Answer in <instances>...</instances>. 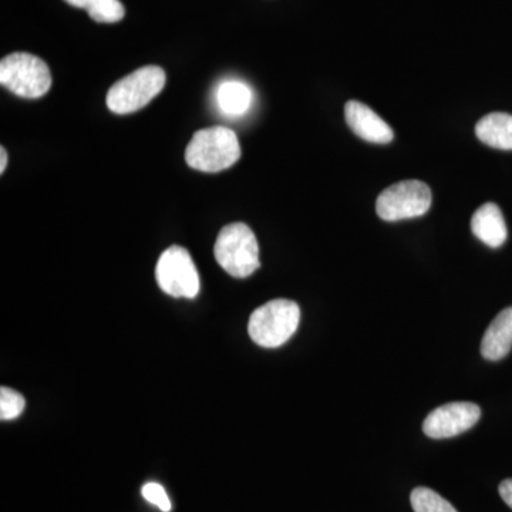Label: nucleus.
Returning <instances> with one entry per match:
<instances>
[{
    "label": "nucleus",
    "instance_id": "nucleus-7",
    "mask_svg": "<svg viewBox=\"0 0 512 512\" xmlns=\"http://www.w3.org/2000/svg\"><path fill=\"white\" fill-rule=\"evenodd\" d=\"M157 284L174 298L194 299L200 292V275L190 252L183 247L165 249L156 266Z\"/></svg>",
    "mask_w": 512,
    "mask_h": 512
},
{
    "label": "nucleus",
    "instance_id": "nucleus-5",
    "mask_svg": "<svg viewBox=\"0 0 512 512\" xmlns=\"http://www.w3.org/2000/svg\"><path fill=\"white\" fill-rule=\"evenodd\" d=\"M167 77L161 67H140L123 77L107 93V107L116 114H130L146 107L164 89Z\"/></svg>",
    "mask_w": 512,
    "mask_h": 512
},
{
    "label": "nucleus",
    "instance_id": "nucleus-10",
    "mask_svg": "<svg viewBox=\"0 0 512 512\" xmlns=\"http://www.w3.org/2000/svg\"><path fill=\"white\" fill-rule=\"evenodd\" d=\"M471 231L490 248H500L504 245L508 231L500 207L494 202L481 205L471 218Z\"/></svg>",
    "mask_w": 512,
    "mask_h": 512
},
{
    "label": "nucleus",
    "instance_id": "nucleus-2",
    "mask_svg": "<svg viewBox=\"0 0 512 512\" xmlns=\"http://www.w3.org/2000/svg\"><path fill=\"white\" fill-rule=\"evenodd\" d=\"M301 322L298 303L289 299L274 301L259 306L249 318L248 332L256 345L262 348H279L295 335Z\"/></svg>",
    "mask_w": 512,
    "mask_h": 512
},
{
    "label": "nucleus",
    "instance_id": "nucleus-15",
    "mask_svg": "<svg viewBox=\"0 0 512 512\" xmlns=\"http://www.w3.org/2000/svg\"><path fill=\"white\" fill-rule=\"evenodd\" d=\"M87 13L94 22L117 23L124 18L126 10L120 0H94Z\"/></svg>",
    "mask_w": 512,
    "mask_h": 512
},
{
    "label": "nucleus",
    "instance_id": "nucleus-14",
    "mask_svg": "<svg viewBox=\"0 0 512 512\" xmlns=\"http://www.w3.org/2000/svg\"><path fill=\"white\" fill-rule=\"evenodd\" d=\"M410 503L414 512H458L440 494L426 487L414 488L410 495Z\"/></svg>",
    "mask_w": 512,
    "mask_h": 512
},
{
    "label": "nucleus",
    "instance_id": "nucleus-6",
    "mask_svg": "<svg viewBox=\"0 0 512 512\" xmlns=\"http://www.w3.org/2000/svg\"><path fill=\"white\" fill-rule=\"evenodd\" d=\"M431 207L429 185L419 180H406L390 185L377 197V215L383 221H402L421 217Z\"/></svg>",
    "mask_w": 512,
    "mask_h": 512
},
{
    "label": "nucleus",
    "instance_id": "nucleus-13",
    "mask_svg": "<svg viewBox=\"0 0 512 512\" xmlns=\"http://www.w3.org/2000/svg\"><path fill=\"white\" fill-rule=\"evenodd\" d=\"M218 107L225 116L238 117L247 113L252 103V92L247 84L238 80H228L221 84L217 92Z\"/></svg>",
    "mask_w": 512,
    "mask_h": 512
},
{
    "label": "nucleus",
    "instance_id": "nucleus-16",
    "mask_svg": "<svg viewBox=\"0 0 512 512\" xmlns=\"http://www.w3.org/2000/svg\"><path fill=\"white\" fill-rule=\"evenodd\" d=\"M26 402L22 394L10 387L0 389V419L13 420L18 419L25 410Z\"/></svg>",
    "mask_w": 512,
    "mask_h": 512
},
{
    "label": "nucleus",
    "instance_id": "nucleus-20",
    "mask_svg": "<svg viewBox=\"0 0 512 512\" xmlns=\"http://www.w3.org/2000/svg\"><path fill=\"white\" fill-rule=\"evenodd\" d=\"M6 165H8V153L5 147L0 148V174L5 173Z\"/></svg>",
    "mask_w": 512,
    "mask_h": 512
},
{
    "label": "nucleus",
    "instance_id": "nucleus-4",
    "mask_svg": "<svg viewBox=\"0 0 512 512\" xmlns=\"http://www.w3.org/2000/svg\"><path fill=\"white\" fill-rule=\"evenodd\" d=\"M52 82L46 62L30 53H12L0 62V84L23 99H40L49 92Z\"/></svg>",
    "mask_w": 512,
    "mask_h": 512
},
{
    "label": "nucleus",
    "instance_id": "nucleus-19",
    "mask_svg": "<svg viewBox=\"0 0 512 512\" xmlns=\"http://www.w3.org/2000/svg\"><path fill=\"white\" fill-rule=\"evenodd\" d=\"M64 2L69 3L74 8L87 10L93 5L94 0H64Z\"/></svg>",
    "mask_w": 512,
    "mask_h": 512
},
{
    "label": "nucleus",
    "instance_id": "nucleus-9",
    "mask_svg": "<svg viewBox=\"0 0 512 512\" xmlns=\"http://www.w3.org/2000/svg\"><path fill=\"white\" fill-rule=\"evenodd\" d=\"M345 117L350 130L357 137L373 144L392 143L394 138L392 127L362 101H348L345 106Z\"/></svg>",
    "mask_w": 512,
    "mask_h": 512
},
{
    "label": "nucleus",
    "instance_id": "nucleus-17",
    "mask_svg": "<svg viewBox=\"0 0 512 512\" xmlns=\"http://www.w3.org/2000/svg\"><path fill=\"white\" fill-rule=\"evenodd\" d=\"M141 494L146 498L148 503L157 505L163 512L171 511V501L168 498L167 493H165L164 487L158 483H147L144 485L143 490H141Z\"/></svg>",
    "mask_w": 512,
    "mask_h": 512
},
{
    "label": "nucleus",
    "instance_id": "nucleus-11",
    "mask_svg": "<svg viewBox=\"0 0 512 512\" xmlns=\"http://www.w3.org/2000/svg\"><path fill=\"white\" fill-rule=\"evenodd\" d=\"M512 349V308L504 309L485 330L481 342V355L484 359L497 362Z\"/></svg>",
    "mask_w": 512,
    "mask_h": 512
},
{
    "label": "nucleus",
    "instance_id": "nucleus-1",
    "mask_svg": "<svg viewBox=\"0 0 512 512\" xmlns=\"http://www.w3.org/2000/svg\"><path fill=\"white\" fill-rule=\"evenodd\" d=\"M241 157L237 134L231 128L215 126L197 131L185 150V161L202 173H220Z\"/></svg>",
    "mask_w": 512,
    "mask_h": 512
},
{
    "label": "nucleus",
    "instance_id": "nucleus-18",
    "mask_svg": "<svg viewBox=\"0 0 512 512\" xmlns=\"http://www.w3.org/2000/svg\"><path fill=\"white\" fill-rule=\"evenodd\" d=\"M500 495L505 501V504L512 510V478H508V480H504L503 483L500 484Z\"/></svg>",
    "mask_w": 512,
    "mask_h": 512
},
{
    "label": "nucleus",
    "instance_id": "nucleus-3",
    "mask_svg": "<svg viewBox=\"0 0 512 512\" xmlns=\"http://www.w3.org/2000/svg\"><path fill=\"white\" fill-rule=\"evenodd\" d=\"M214 255L221 268L234 278H248L261 266L255 234L242 222L221 229L215 242Z\"/></svg>",
    "mask_w": 512,
    "mask_h": 512
},
{
    "label": "nucleus",
    "instance_id": "nucleus-12",
    "mask_svg": "<svg viewBox=\"0 0 512 512\" xmlns=\"http://www.w3.org/2000/svg\"><path fill=\"white\" fill-rule=\"evenodd\" d=\"M476 134L481 143L498 150H512V116L490 113L478 121Z\"/></svg>",
    "mask_w": 512,
    "mask_h": 512
},
{
    "label": "nucleus",
    "instance_id": "nucleus-8",
    "mask_svg": "<svg viewBox=\"0 0 512 512\" xmlns=\"http://www.w3.org/2000/svg\"><path fill=\"white\" fill-rule=\"evenodd\" d=\"M481 409L476 403L453 402L437 407L426 417L423 431L431 439H450L476 426Z\"/></svg>",
    "mask_w": 512,
    "mask_h": 512
}]
</instances>
